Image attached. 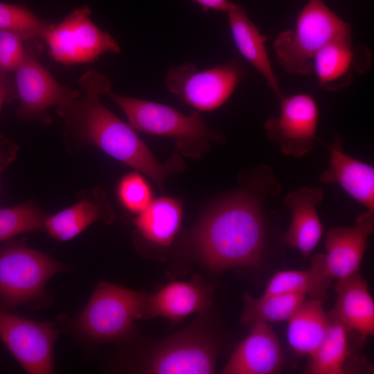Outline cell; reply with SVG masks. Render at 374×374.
<instances>
[{
	"label": "cell",
	"instance_id": "6da1fadb",
	"mask_svg": "<svg viewBox=\"0 0 374 374\" xmlns=\"http://www.w3.org/2000/svg\"><path fill=\"white\" fill-rule=\"evenodd\" d=\"M79 94L57 107L64 120L63 139L69 152L93 145L150 177L162 190L170 176L181 172L184 164L177 155L160 163L129 124L100 101L111 91V82L103 74L89 70L78 80Z\"/></svg>",
	"mask_w": 374,
	"mask_h": 374
},
{
	"label": "cell",
	"instance_id": "7a4b0ae2",
	"mask_svg": "<svg viewBox=\"0 0 374 374\" xmlns=\"http://www.w3.org/2000/svg\"><path fill=\"white\" fill-rule=\"evenodd\" d=\"M261 198L248 190L235 192L217 203L201 222L195 246L211 269L259 263L266 237Z\"/></svg>",
	"mask_w": 374,
	"mask_h": 374
},
{
	"label": "cell",
	"instance_id": "3957f363",
	"mask_svg": "<svg viewBox=\"0 0 374 374\" xmlns=\"http://www.w3.org/2000/svg\"><path fill=\"white\" fill-rule=\"evenodd\" d=\"M69 269L48 254L28 247L24 240L6 242L0 248L1 308L12 312L19 306H47L48 281Z\"/></svg>",
	"mask_w": 374,
	"mask_h": 374
},
{
	"label": "cell",
	"instance_id": "277c9868",
	"mask_svg": "<svg viewBox=\"0 0 374 374\" xmlns=\"http://www.w3.org/2000/svg\"><path fill=\"white\" fill-rule=\"evenodd\" d=\"M125 114L135 130L173 138L184 154L199 158L211 141L224 140L220 132L206 123L198 111L186 115L175 108L156 102L124 96L112 92L107 95Z\"/></svg>",
	"mask_w": 374,
	"mask_h": 374
},
{
	"label": "cell",
	"instance_id": "5b68a950",
	"mask_svg": "<svg viewBox=\"0 0 374 374\" xmlns=\"http://www.w3.org/2000/svg\"><path fill=\"white\" fill-rule=\"evenodd\" d=\"M350 33V24L323 0H310L300 12L295 26L276 37L274 48L287 73L308 75L312 73L315 55L323 46Z\"/></svg>",
	"mask_w": 374,
	"mask_h": 374
},
{
	"label": "cell",
	"instance_id": "8992f818",
	"mask_svg": "<svg viewBox=\"0 0 374 374\" xmlns=\"http://www.w3.org/2000/svg\"><path fill=\"white\" fill-rule=\"evenodd\" d=\"M145 297L141 292L101 281L69 328L91 342L120 340L131 332L134 321L141 318Z\"/></svg>",
	"mask_w": 374,
	"mask_h": 374
},
{
	"label": "cell",
	"instance_id": "52a82bcc",
	"mask_svg": "<svg viewBox=\"0 0 374 374\" xmlns=\"http://www.w3.org/2000/svg\"><path fill=\"white\" fill-rule=\"evenodd\" d=\"M91 14V8L84 6L60 22L51 23L42 41L55 62L65 66L89 63L104 54L121 52L116 39L94 24Z\"/></svg>",
	"mask_w": 374,
	"mask_h": 374
},
{
	"label": "cell",
	"instance_id": "ba28073f",
	"mask_svg": "<svg viewBox=\"0 0 374 374\" xmlns=\"http://www.w3.org/2000/svg\"><path fill=\"white\" fill-rule=\"evenodd\" d=\"M244 71L237 62H229L199 71L185 63L170 68L166 85L173 95L197 111L216 109L225 103L242 80Z\"/></svg>",
	"mask_w": 374,
	"mask_h": 374
},
{
	"label": "cell",
	"instance_id": "9c48e42d",
	"mask_svg": "<svg viewBox=\"0 0 374 374\" xmlns=\"http://www.w3.org/2000/svg\"><path fill=\"white\" fill-rule=\"evenodd\" d=\"M57 333L53 322L27 319L0 307V339L26 373H54Z\"/></svg>",
	"mask_w": 374,
	"mask_h": 374
},
{
	"label": "cell",
	"instance_id": "30bf717a",
	"mask_svg": "<svg viewBox=\"0 0 374 374\" xmlns=\"http://www.w3.org/2000/svg\"><path fill=\"white\" fill-rule=\"evenodd\" d=\"M42 51L27 55L13 72L17 99L19 101L18 118L47 125L51 122L48 109L64 105L74 99L80 89L59 83L39 62Z\"/></svg>",
	"mask_w": 374,
	"mask_h": 374
},
{
	"label": "cell",
	"instance_id": "8fae6325",
	"mask_svg": "<svg viewBox=\"0 0 374 374\" xmlns=\"http://www.w3.org/2000/svg\"><path fill=\"white\" fill-rule=\"evenodd\" d=\"M280 100L278 116L268 119L264 124L266 135L284 154L302 157L312 150L317 139V103L306 93L282 96Z\"/></svg>",
	"mask_w": 374,
	"mask_h": 374
},
{
	"label": "cell",
	"instance_id": "7c38bea8",
	"mask_svg": "<svg viewBox=\"0 0 374 374\" xmlns=\"http://www.w3.org/2000/svg\"><path fill=\"white\" fill-rule=\"evenodd\" d=\"M217 348L203 332L187 330L171 337L150 357L144 371L154 374H211L215 372Z\"/></svg>",
	"mask_w": 374,
	"mask_h": 374
},
{
	"label": "cell",
	"instance_id": "4fadbf2b",
	"mask_svg": "<svg viewBox=\"0 0 374 374\" xmlns=\"http://www.w3.org/2000/svg\"><path fill=\"white\" fill-rule=\"evenodd\" d=\"M374 231V211L359 215L355 225L335 227L326 235L323 265L329 278L339 280L359 272L368 238Z\"/></svg>",
	"mask_w": 374,
	"mask_h": 374
},
{
	"label": "cell",
	"instance_id": "5bb4252c",
	"mask_svg": "<svg viewBox=\"0 0 374 374\" xmlns=\"http://www.w3.org/2000/svg\"><path fill=\"white\" fill-rule=\"evenodd\" d=\"M371 60L366 46L355 48L350 33L335 39L317 53L312 73L320 87L337 91L350 85L355 72L366 71Z\"/></svg>",
	"mask_w": 374,
	"mask_h": 374
},
{
	"label": "cell",
	"instance_id": "9a60e30c",
	"mask_svg": "<svg viewBox=\"0 0 374 374\" xmlns=\"http://www.w3.org/2000/svg\"><path fill=\"white\" fill-rule=\"evenodd\" d=\"M249 334L238 345L223 367L224 374H274L283 363L280 343L269 323L249 327Z\"/></svg>",
	"mask_w": 374,
	"mask_h": 374
},
{
	"label": "cell",
	"instance_id": "2e32d148",
	"mask_svg": "<svg viewBox=\"0 0 374 374\" xmlns=\"http://www.w3.org/2000/svg\"><path fill=\"white\" fill-rule=\"evenodd\" d=\"M114 218L106 193L99 188L78 194V202L56 214L48 216L44 231L57 242H65L81 233L95 221L109 224Z\"/></svg>",
	"mask_w": 374,
	"mask_h": 374
},
{
	"label": "cell",
	"instance_id": "e0dca14e",
	"mask_svg": "<svg viewBox=\"0 0 374 374\" xmlns=\"http://www.w3.org/2000/svg\"><path fill=\"white\" fill-rule=\"evenodd\" d=\"M337 300L328 314L361 340L374 334V301L367 281L359 272L337 280Z\"/></svg>",
	"mask_w": 374,
	"mask_h": 374
},
{
	"label": "cell",
	"instance_id": "ac0fdd59",
	"mask_svg": "<svg viewBox=\"0 0 374 374\" xmlns=\"http://www.w3.org/2000/svg\"><path fill=\"white\" fill-rule=\"evenodd\" d=\"M211 293L198 278L168 283L145 297L141 318L164 317L179 321L193 313H204L210 306Z\"/></svg>",
	"mask_w": 374,
	"mask_h": 374
},
{
	"label": "cell",
	"instance_id": "d6986e66",
	"mask_svg": "<svg viewBox=\"0 0 374 374\" xmlns=\"http://www.w3.org/2000/svg\"><path fill=\"white\" fill-rule=\"evenodd\" d=\"M323 198V190L314 186L290 192L284 198V205L292 213L284 242L305 257L314 251L323 234V226L316 210Z\"/></svg>",
	"mask_w": 374,
	"mask_h": 374
},
{
	"label": "cell",
	"instance_id": "ffe728a7",
	"mask_svg": "<svg viewBox=\"0 0 374 374\" xmlns=\"http://www.w3.org/2000/svg\"><path fill=\"white\" fill-rule=\"evenodd\" d=\"M327 147L330 166L321 175L319 181L339 185L367 210L374 211L373 166L344 153L343 141L339 135Z\"/></svg>",
	"mask_w": 374,
	"mask_h": 374
},
{
	"label": "cell",
	"instance_id": "44dd1931",
	"mask_svg": "<svg viewBox=\"0 0 374 374\" xmlns=\"http://www.w3.org/2000/svg\"><path fill=\"white\" fill-rule=\"evenodd\" d=\"M226 13L237 49L280 98V85L265 46L267 37L260 33L242 6L231 3Z\"/></svg>",
	"mask_w": 374,
	"mask_h": 374
},
{
	"label": "cell",
	"instance_id": "7402d4cb",
	"mask_svg": "<svg viewBox=\"0 0 374 374\" xmlns=\"http://www.w3.org/2000/svg\"><path fill=\"white\" fill-rule=\"evenodd\" d=\"M287 321V338L292 350L310 357L323 341L330 319L323 307V299H305Z\"/></svg>",
	"mask_w": 374,
	"mask_h": 374
},
{
	"label": "cell",
	"instance_id": "603a6c76",
	"mask_svg": "<svg viewBox=\"0 0 374 374\" xmlns=\"http://www.w3.org/2000/svg\"><path fill=\"white\" fill-rule=\"evenodd\" d=\"M182 208L170 197H160L152 201L148 207L137 214L134 224L137 231L147 240L166 247L174 239L181 225Z\"/></svg>",
	"mask_w": 374,
	"mask_h": 374
},
{
	"label": "cell",
	"instance_id": "cb8c5ba5",
	"mask_svg": "<svg viewBox=\"0 0 374 374\" xmlns=\"http://www.w3.org/2000/svg\"><path fill=\"white\" fill-rule=\"evenodd\" d=\"M332 280L326 274L322 253L314 255L307 270H283L270 278L262 296L305 293L323 299Z\"/></svg>",
	"mask_w": 374,
	"mask_h": 374
},
{
	"label": "cell",
	"instance_id": "d4e9b609",
	"mask_svg": "<svg viewBox=\"0 0 374 374\" xmlns=\"http://www.w3.org/2000/svg\"><path fill=\"white\" fill-rule=\"evenodd\" d=\"M329 315V314H328ZM330 317L327 332L317 350L310 356L305 370L308 374H344L350 355L346 328Z\"/></svg>",
	"mask_w": 374,
	"mask_h": 374
},
{
	"label": "cell",
	"instance_id": "484cf974",
	"mask_svg": "<svg viewBox=\"0 0 374 374\" xmlns=\"http://www.w3.org/2000/svg\"><path fill=\"white\" fill-rule=\"evenodd\" d=\"M307 295L290 293L256 298L246 293L243 296L242 322L250 327L258 321L269 323L287 321L306 299Z\"/></svg>",
	"mask_w": 374,
	"mask_h": 374
},
{
	"label": "cell",
	"instance_id": "4316f807",
	"mask_svg": "<svg viewBox=\"0 0 374 374\" xmlns=\"http://www.w3.org/2000/svg\"><path fill=\"white\" fill-rule=\"evenodd\" d=\"M48 216L32 201L0 208V242L21 233L44 231Z\"/></svg>",
	"mask_w": 374,
	"mask_h": 374
},
{
	"label": "cell",
	"instance_id": "83f0119b",
	"mask_svg": "<svg viewBox=\"0 0 374 374\" xmlns=\"http://www.w3.org/2000/svg\"><path fill=\"white\" fill-rule=\"evenodd\" d=\"M51 24L50 21L41 19L24 3L0 1V29L42 40Z\"/></svg>",
	"mask_w": 374,
	"mask_h": 374
},
{
	"label": "cell",
	"instance_id": "f1b7e54d",
	"mask_svg": "<svg viewBox=\"0 0 374 374\" xmlns=\"http://www.w3.org/2000/svg\"><path fill=\"white\" fill-rule=\"evenodd\" d=\"M43 50V41L0 29V72H14L30 53Z\"/></svg>",
	"mask_w": 374,
	"mask_h": 374
},
{
	"label": "cell",
	"instance_id": "f546056e",
	"mask_svg": "<svg viewBox=\"0 0 374 374\" xmlns=\"http://www.w3.org/2000/svg\"><path fill=\"white\" fill-rule=\"evenodd\" d=\"M117 195L123 207L136 214L145 210L152 201L151 188L139 172L129 173L121 179Z\"/></svg>",
	"mask_w": 374,
	"mask_h": 374
},
{
	"label": "cell",
	"instance_id": "4dcf8cb0",
	"mask_svg": "<svg viewBox=\"0 0 374 374\" xmlns=\"http://www.w3.org/2000/svg\"><path fill=\"white\" fill-rule=\"evenodd\" d=\"M17 144L0 134V173L10 164L16 157Z\"/></svg>",
	"mask_w": 374,
	"mask_h": 374
},
{
	"label": "cell",
	"instance_id": "1f68e13d",
	"mask_svg": "<svg viewBox=\"0 0 374 374\" xmlns=\"http://www.w3.org/2000/svg\"><path fill=\"white\" fill-rule=\"evenodd\" d=\"M17 99L13 77L0 72V111L6 103Z\"/></svg>",
	"mask_w": 374,
	"mask_h": 374
},
{
	"label": "cell",
	"instance_id": "d6a6232c",
	"mask_svg": "<svg viewBox=\"0 0 374 374\" xmlns=\"http://www.w3.org/2000/svg\"><path fill=\"white\" fill-rule=\"evenodd\" d=\"M204 11L215 10L226 12L231 3L230 0H191Z\"/></svg>",
	"mask_w": 374,
	"mask_h": 374
}]
</instances>
